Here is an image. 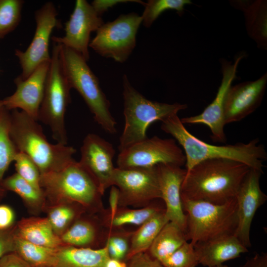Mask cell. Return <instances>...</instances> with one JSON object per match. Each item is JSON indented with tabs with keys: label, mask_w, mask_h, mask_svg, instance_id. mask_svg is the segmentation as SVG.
<instances>
[{
	"label": "cell",
	"mask_w": 267,
	"mask_h": 267,
	"mask_svg": "<svg viewBox=\"0 0 267 267\" xmlns=\"http://www.w3.org/2000/svg\"><path fill=\"white\" fill-rule=\"evenodd\" d=\"M248 166L235 161L215 159L203 161L186 172L181 197L215 204L236 198L249 172Z\"/></svg>",
	"instance_id": "obj_1"
},
{
	"label": "cell",
	"mask_w": 267,
	"mask_h": 267,
	"mask_svg": "<svg viewBox=\"0 0 267 267\" xmlns=\"http://www.w3.org/2000/svg\"><path fill=\"white\" fill-rule=\"evenodd\" d=\"M161 128L173 136L182 146L185 156L186 172L197 164L207 160L228 159L245 164L251 169L263 171L267 159L265 147L257 138L247 143L216 145L209 144L189 133L178 115L162 122Z\"/></svg>",
	"instance_id": "obj_2"
},
{
	"label": "cell",
	"mask_w": 267,
	"mask_h": 267,
	"mask_svg": "<svg viewBox=\"0 0 267 267\" xmlns=\"http://www.w3.org/2000/svg\"><path fill=\"white\" fill-rule=\"evenodd\" d=\"M40 186L45 200L51 204L75 203L90 214L104 210L98 183L75 160L58 170L41 174Z\"/></svg>",
	"instance_id": "obj_3"
},
{
	"label": "cell",
	"mask_w": 267,
	"mask_h": 267,
	"mask_svg": "<svg viewBox=\"0 0 267 267\" xmlns=\"http://www.w3.org/2000/svg\"><path fill=\"white\" fill-rule=\"evenodd\" d=\"M9 134L18 151L31 158L41 174L58 170L74 160V148L50 143L37 120L22 110L10 113Z\"/></svg>",
	"instance_id": "obj_4"
},
{
	"label": "cell",
	"mask_w": 267,
	"mask_h": 267,
	"mask_svg": "<svg viewBox=\"0 0 267 267\" xmlns=\"http://www.w3.org/2000/svg\"><path fill=\"white\" fill-rule=\"evenodd\" d=\"M125 125L120 137V151L148 137L147 130L153 123L178 115L187 108L185 104H168L147 99L131 84L126 75L123 77Z\"/></svg>",
	"instance_id": "obj_5"
},
{
	"label": "cell",
	"mask_w": 267,
	"mask_h": 267,
	"mask_svg": "<svg viewBox=\"0 0 267 267\" xmlns=\"http://www.w3.org/2000/svg\"><path fill=\"white\" fill-rule=\"evenodd\" d=\"M60 59L71 89H75L83 97L95 121L105 131L115 134L117 123L110 111V101L87 61L78 53L61 44Z\"/></svg>",
	"instance_id": "obj_6"
},
{
	"label": "cell",
	"mask_w": 267,
	"mask_h": 267,
	"mask_svg": "<svg viewBox=\"0 0 267 267\" xmlns=\"http://www.w3.org/2000/svg\"><path fill=\"white\" fill-rule=\"evenodd\" d=\"M181 198L187 213L186 239L193 245L234 234L237 223L236 198L220 205Z\"/></svg>",
	"instance_id": "obj_7"
},
{
	"label": "cell",
	"mask_w": 267,
	"mask_h": 267,
	"mask_svg": "<svg viewBox=\"0 0 267 267\" xmlns=\"http://www.w3.org/2000/svg\"><path fill=\"white\" fill-rule=\"evenodd\" d=\"M61 44L53 42L51 59L38 120L48 126L58 143L67 144L65 116L71 89L60 59Z\"/></svg>",
	"instance_id": "obj_8"
},
{
	"label": "cell",
	"mask_w": 267,
	"mask_h": 267,
	"mask_svg": "<svg viewBox=\"0 0 267 267\" xmlns=\"http://www.w3.org/2000/svg\"><path fill=\"white\" fill-rule=\"evenodd\" d=\"M141 23V16L137 13L121 14L97 29L89 47L102 57L123 63L136 45V35Z\"/></svg>",
	"instance_id": "obj_9"
},
{
	"label": "cell",
	"mask_w": 267,
	"mask_h": 267,
	"mask_svg": "<svg viewBox=\"0 0 267 267\" xmlns=\"http://www.w3.org/2000/svg\"><path fill=\"white\" fill-rule=\"evenodd\" d=\"M113 185L119 190V207L142 208L161 199L158 165L146 168H116Z\"/></svg>",
	"instance_id": "obj_10"
},
{
	"label": "cell",
	"mask_w": 267,
	"mask_h": 267,
	"mask_svg": "<svg viewBox=\"0 0 267 267\" xmlns=\"http://www.w3.org/2000/svg\"><path fill=\"white\" fill-rule=\"evenodd\" d=\"M116 163L119 168L151 167L159 164L182 167L185 164V156L175 139L154 136L120 151Z\"/></svg>",
	"instance_id": "obj_11"
},
{
	"label": "cell",
	"mask_w": 267,
	"mask_h": 267,
	"mask_svg": "<svg viewBox=\"0 0 267 267\" xmlns=\"http://www.w3.org/2000/svg\"><path fill=\"white\" fill-rule=\"evenodd\" d=\"M35 14L36 28L31 43L25 51L16 49L15 51L22 69L18 77L22 80L28 78L41 64L51 59L49 44L51 33L58 23L56 9L52 2H47Z\"/></svg>",
	"instance_id": "obj_12"
},
{
	"label": "cell",
	"mask_w": 267,
	"mask_h": 267,
	"mask_svg": "<svg viewBox=\"0 0 267 267\" xmlns=\"http://www.w3.org/2000/svg\"><path fill=\"white\" fill-rule=\"evenodd\" d=\"M104 23L91 4L86 0H77L69 19L65 23V35L62 37L54 36L51 39L74 50L87 61L89 58L90 34Z\"/></svg>",
	"instance_id": "obj_13"
},
{
	"label": "cell",
	"mask_w": 267,
	"mask_h": 267,
	"mask_svg": "<svg viewBox=\"0 0 267 267\" xmlns=\"http://www.w3.org/2000/svg\"><path fill=\"white\" fill-rule=\"evenodd\" d=\"M243 57L238 56L234 62L222 60L221 62L222 78L217 93L213 101L200 114L180 119L184 124H202L209 127L211 138L215 142L225 143L226 141L224 132V104L227 92L236 78L238 64Z\"/></svg>",
	"instance_id": "obj_14"
},
{
	"label": "cell",
	"mask_w": 267,
	"mask_h": 267,
	"mask_svg": "<svg viewBox=\"0 0 267 267\" xmlns=\"http://www.w3.org/2000/svg\"><path fill=\"white\" fill-rule=\"evenodd\" d=\"M115 154L113 145L95 134H88L81 147L79 162L95 179L103 194L113 186Z\"/></svg>",
	"instance_id": "obj_15"
},
{
	"label": "cell",
	"mask_w": 267,
	"mask_h": 267,
	"mask_svg": "<svg viewBox=\"0 0 267 267\" xmlns=\"http://www.w3.org/2000/svg\"><path fill=\"white\" fill-rule=\"evenodd\" d=\"M263 173L250 169L236 196L237 223L234 235L247 248L251 246L250 233L255 215L267 200V196L260 184Z\"/></svg>",
	"instance_id": "obj_16"
},
{
	"label": "cell",
	"mask_w": 267,
	"mask_h": 267,
	"mask_svg": "<svg viewBox=\"0 0 267 267\" xmlns=\"http://www.w3.org/2000/svg\"><path fill=\"white\" fill-rule=\"evenodd\" d=\"M50 61L41 64L25 80H22L19 77L14 80L16 90L12 95L2 100L6 109L9 111L20 109L38 120Z\"/></svg>",
	"instance_id": "obj_17"
},
{
	"label": "cell",
	"mask_w": 267,
	"mask_h": 267,
	"mask_svg": "<svg viewBox=\"0 0 267 267\" xmlns=\"http://www.w3.org/2000/svg\"><path fill=\"white\" fill-rule=\"evenodd\" d=\"M267 84V73L253 81L244 82L228 89L224 104L225 124L239 122L260 105Z\"/></svg>",
	"instance_id": "obj_18"
},
{
	"label": "cell",
	"mask_w": 267,
	"mask_h": 267,
	"mask_svg": "<svg viewBox=\"0 0 267 267\" xmlns=\"http://www.w3.org/2000/svg\"><path fill=\"white\" fill-rule=\"evenodd\" d=\"M158 167L161 199L165 205V217L185 233L187 216L182 208L181 187L186 170L181 167L170 164H159Z\"/></svg>",
	"instance_id": "obj_19"
},
{
	"label": "cell",
	"mask_w": 267,
	"mask_h": 267,
	"mask_svg": "<svg viewBox=\"0 0 267 267\" xmlns=\"http://www.w3.org/2000/svg\"><path fill=\"white\" fill-rule=\"evenodd\" d=\"M84 213L60 236L65 245L97 249L105 244L107 230L99 218Z\"/></svg>",
	"instance_id": "obj_20"
},
{
	"label": "cell",
	"mask_w": 267,
	"mask_h": 267,
	"mask_svg": "<svg viewBox=\"0 0 267 267\" xmlns=\"http://www.w3.org/2000/svg\"><path fill=\"white\" fill-rule=\"evenodd\" d=\"M199 264L215 267L247 253L245 247L234 234L223 236L194 245Z\"/></svg>",
	"instance_id": "obj_21"
},
{
	"label": "cell",
	"mask_w": 267,
	"mask_h": 267,
	"mask_svg": "<svg viewBox=\"0 0 267 267\" xmlns=\"http://www.w3.org/2000/svg\"><path fill=\"white\" fill-rule=\"evenodd\" d=\"M107 248L93 249L64 245L56 249L48 267H106Z\"/></svg>",
	"instance_id": "obj_22"
},
{
	"label": "cell",
	"mask_w": 267,
	"mask_h": 267,
	"mask_svg": "<svg viewBox=\"0 0 267 267\" xmlns=\"http://www.w3.org/2000/svg\"><path fill=\"white\" fill-rule=\"evenodd\" d=\"M234 7L244 13L248 34L259 48L267 47V2L265 0H230Z\"/></svg>",
	"instance_id": "obj_23"
},
{
	"label": "cell",
	"mask_w": 267,
	"mask_h": 267,
	"mask_svg": "<svg viewBox=\"0 0 267 267\" xmlns=\"http://www.w3.org/2000/svg\"><path fill=\"white\" fill-rule=\"evenodd\" d=\"M13 233L27 241L50 248L65 245L53 231L46 217L23 218L15 225Z\"/></svg>",
	"instance_id": "obj_24"
},
{
	"label": "cell",
	"mask_w": 267,
	"mask_h": 267,
	"mask_svg": "<svg viewBox=\"0 0 267 267\" xmlns=\"http://www.w3.org/2000/svg\"><path fill=\"white\" fill-rule=\"evenodd\" d=\"M165 211L159 205L152 202L149 205L137 209H130L127 207H119L112 215L107 214L105 209L99 213L98 217L102 226L107 230L122 229L126 225L139 226L145 222Z\"/></svg>",
	"instance_id": "obj_25"
},
{
	"label": "cell",
	"mask_w": 267,
	"mask_h": 267,
	"mask_svg": "<svg viewBox=\"0 0 267 267\" xmlns=\"http://www.w3.org/2000/svg\"><path fill=\"white\" fill-rule=\"evenodd\" d=\"M187 241L186 234L175 223L168 222L161 229L147 251L160 262Z\"/></svg>",
	"instance_id": "obj_26"
},
{
	"label": "cell",
	"mask_w": 267,
	"mask_h": 267,
	"mask_svg": "<svg viewBox=\"0 0 267 267\" xmlns=\"http://www.w3.org/2000/svg\"><path fill=\"white\" fill-rule=\"evenodd\" d=\"M168 222L165 211L154 216L133 231L129 251L126 257L127 261L134 255L147 252L163 227Z\"/></svg>",
	"instance_id": "obj_27"
},
{
	"label": "cell",
	"mask_w": 267,
	"mask_h": 267,
	"mask_svg": "<svg viewBox=\"0 0 267 267\" xmlns=\"http://www.w3.org/2000/svg\"><path fill=\"white\" fill-rule=\"evenodd\" d=\"M0 184L6 191L17 194L33 210L42 209L45 204V198L42 190L36 188L16 173L3 178Z\"/></svg>",
	"instance_id": "obj_28"
},
{
	"label": "cell",
	"mask_w": 267,
	"mask_h": 267,
	"mask_svg": "<svg viewBox=\"0 0 267 267\" xmlns=\"http://www.w3.org/2000/svg\"><path fill=\"white\" fill-rule=\"evenodd\" d=\"M86 213L85 210L78 204L63 203L50 207L46 218L54 233L60 237L77 219Z\"/></svg>",
	"instance_id": "obj_29"
},
{
	"label": "cell",
	"mask_w": 267,
	"mask_h": 267,
	"mask_svg": "<svg viewBox=\"0 0 267 267\" xmlns=\"http://www.w3.org/2000/svg\"><path fill=\"white\" fill-rule=\"evenodd\" d=\"M14 252L32 267H48L57 249L32 243L14 234Z\"/></svg>",
	"instance_id": "obj_30"
},
{
	"label": "cell",
	"mask_w": 267,
	"mask_h": 267,
	"mask_svg": "<svg viewBox=\"0 0 267 267\" xmlns=\"http://www.w3.org/2000/svg\"><path fill=\"white\" fill-rule=\"evenodd\" d=\"M10 113L4 106L0 110V183L18 152L10 136Z\"/></svg>",
	"instance_id": "obj_31"
},
{
	"label": "cell",
	"mask_w": 267,
	"mask_h": 267,
	"mask_svg": "<svg viewBox=\"0 0 267 267\" xmlns=\"http://www.w3.org/2000/svg\"><path fill=\"white\" fill-rule=\"evenodd\" d=\"M190 0H149L144 4L142 23L145 27H150L159 15L167 10H175L181 15L185 5L191 4Z\"/></svg>",
	"instance_id": "obj_32"
},
{
	"label": "cell",
	"mask_w": 267,
	"mask_h": 267,
	"mask_svg": "<svg viewBox=\"0 0 267 267\" xmlns=\"http://www.w3.org/2000/svg\"><path fill=\"white\" fill-rule=\"evenodd\" d=\"M24 3L21 0H0V39L19 24Z\"/></svg>",
	"instance_id": "obj_33"
},
{
	"label": "cell",
	"mask_w": 267,
	"mask_h": 267,
	"mask_svg": "<svg viewBox=\"0 0 267 267\" xmlns=\"http://www.w3.org/2000/svg\"><path fill=\"white\" fill-rule=\"evenodd\" d=\"M133 231L125 230L123 228L107 230L105 245L110 259L126 262Z\"/></svg>",
	"instance_id": "obj_34"
},
{
	"label": "cell",
	"mask_w": 267,
	"mask_h": 267,
	"mask_svg": "<svg viewBox=\"0 0 267 267\" xmlns=\"http://www.w3.org/2000/svg\"><path fill=\"white\" fill-rule=\"evenodd\" d=\"M161 263L164 267H196L199 264L194 245L187 241Z\"/></svg>",
	"instance_id": "obj_35"
},
{
	"label": "cell",
	"mask_w": 267,
	"mask_h": 267,
	"mask_svg": "<svg viewBox=\"0 0 267 267\" xmlns=\"http://www.w3.org/2000/svg\"><path fill=\"white\" fill-rule=\"evenodd\" d=\"M16 173L38 189L40 186L41 172L35 162L26 154L18 152L14 160Z\"/></svg>",
	"instance_id": "obj_36"
},
{
	"label": "cell",
	"mask_w": 267,
	"mask_h": 267,
	"mask_svg": "<svg viewBox=\"0 0 267 267\" xmlns=\"http://www.w3.org/2000/svg\"><path fill=\"white\" fill-rule=\"evenodd\" d=\"M127 267H164L147 252L137 254L126 261Z\"/></svg>",
	"instance_id": "obj_37"
},
{
	"label": "cell",
	"mask_w": 267,
	"mask_h": 267,
	"mask_svg": "<svg viewBox=\"0 0 267 267\" xmlns=\"http://www.w3.org/2000/svg\"><path fill=\"white\" fill-rule=\"evenodd\" d=\"M15 215L13 210L7 205H0V230H9L15 226Z\"/></svg>",
	"instance_id": "obj_38"
},
{
	"label": "cell",
	"mask_w": 267,
	"mask_h": 267,
	"mask_svg": "<svg viewBox=\"0 0 267 267\" xmlns=\"http://www.w3.org/2000/svg\"><path fill=\"white\" fill-rule=\"evenodd\" d=\"M13 229L0 230V258L8 253L14 252Z\"/></svg>",
	"instance_id": "obj_39"
},
{
	"label": "cell",
	"mask_w": 267,
	"mask_h": 267,
	"mask_svg": "<svg viewBox=\"0 0 267 267\" xmlns=\"http://www.w3.org/2000/svg\"><path fill=\"white\" fill-rule=\"evenodd\" d=\"M128 2H135L144 5L145 2L139 0H94L91 3V6L96 12L101 16L104 12L114 5L121 3Z\"/></svg>",
	"instance_id": "obj_40"
},
{
	"label": "cell",
	"mask_w": 267,
	"mask_h": 267,
	"mask_svg": "<svg viewBox=\"0 0 267 267\" xmlns=\"http://www.w3.org/2000/svg\"><path fill=\"white\" fill-rule=\"evenodd\" d=\"M0 267H32L15 252L8 253L0 258Z\"/></svg>",
	"instance_id": "obj_41"
},
{
	"label": "cell",
	"mask_w": 267,
	"mask_h": 267,
	"mask_svg": "<svg viewBox=\"0 0 267 267\" xmlns=\"http://www.w3.org/2000/svg\"><path fill=\"white\" fill-rule=\"evenodd\" d=\"M240 267H267V253H257Z\"/></svg>",
	"instance_id": "obj_42"
},
{
	"label": "cell",
	"mask_w": 267,
	"mask_h": 267,
	"mask_svg": "<svg viewBox=\"0 0 267 267\" xmlns=\"http://www.w3.org/2000/svg\"><path fill=\"white\" fill-rule=\"evenodd\" d=\"M119 194L118 188L113 185L111 187L109 197V205L108 209L105 210L106 213L109 215H113L119 207Z\"/></svg>",
	"instance_id": "obj_43"
},
{
	"label": "cell",
	"mask_w": 267,
	"mask_h": 267,
	"mask_svg": "<svg viewBox=\"0 0 267 267\" xmlns=\"http://www.w3.org/2000/svg\"><path fill=\"white\" fill-rule=\"evenodd\" d=\"M106 267H127L126 262L109 259Z\"/></svg>",
	"instance_id": "obj_44"
},
{
	"label": "cell",
	"mask_w": 267,
	"mask_h": 267,
	"mask_svg": "<svg viewBox=\"0 0 267 267\" xmlns=\"http://www.w3.org/2000/svg\"><path fill=\"white\" fill-rule=\"evenodd\" d=\"M6 190L2 187L0 183V200L4 196Z\"/></svg>",
	"instance_id": "obj_45"
},
{
	"label": "cell",
	"mask_w": 267,
	"mask_h": 267,
	"mask_svg": "<svg viewBox=\"0 0 267 267\" xmlns=\"http://www.w3.org/2000/svg\"><path fill=\"white\" fill-rule=\"evenodd\" d=\"M3 106H3V103L2 100H0V110Z\"/></svg>",
	"instance_id": "obj_46"
},
{
	"label": "cell",
	"mask_w": 267,
	"mask_h": 267,
	"mask_svg": "<svg viewBox=\"0 0 267 267\" xmlns=\"http://www.w3.org/2000/svg\"><path fill=\"white\" fill-rule=\"evenodd\" d=\"M230 267L227 265H223V264H222L221 265H220V266H217V267Z\"/></svg>",
	"instance_id": "obj_47"
}]
</instances>
